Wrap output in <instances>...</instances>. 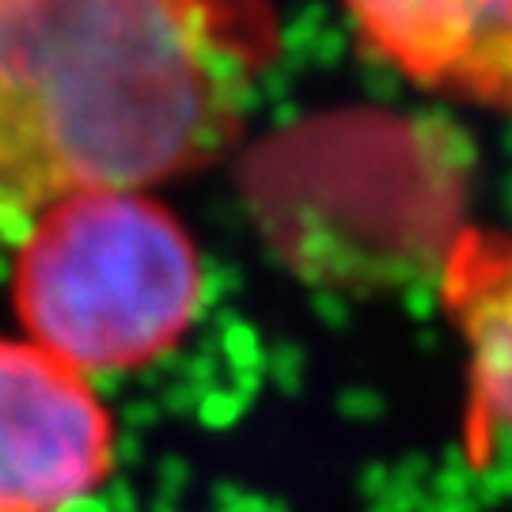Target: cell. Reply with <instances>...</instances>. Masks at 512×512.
Listing matches in <instances>:
<instances>
[{
  "label": "cell",
  "instance_id": "4",
  "mask_svg": "<svg viewBox=\"0 0 512 512\" xmlns=\"http://www.w3.org/2000/svg\"><path fill=\"white\" fill-rule=\"evenodd\" d=\"M368 54L414 88L512 114V0H342Z\"/></svg>",
  "mask_w": 512,
  "mask_h": 512
},
{
  "label": "cell",
  "instance_id": "2",
  "mask_svg": "<svg viewBox=\"0 0 512 512\" xmlns=\"http://www.w3.org/2000/svg\"><path fill=\"white\" fill-rule=\"evenodd\" d=\"M202 296L190 232L141 190L65 198L16 239L19 327L84 376L156 365L183 346Z\"/></svg>",
  "mask_w": 512,
  "mask_h": 512
},
{
  "label": "cell",
  "instance_id": "1",
  "mask_svg": "<svg viewBox=\"0 0 512 512\" xmlns=\"http://www.w3.org/2000/svg\"><path fill=\"white\" fill-rule=\"evenodd\" d=\"M277 57L274 0H0V243L220 160Z\"/></svg>",
  "mask_w": 512,
  "mask_h": 512
},
{
  "label": "cell",
  "instance_id": "5",
  "mask_svg": "<svg viewBox=\"0 0 512 512\" xmlns=\"http://www.w3.org/2000/svg\"><path fill=\"white\" fill-rule=\"evenodd\" d=\"M440 308L467 353V448L482 463L512 437V232L459 228L440 262Z\"/></svg>",
  "mask_w": 512,
  "mask_h": 512
},
{
  "label": "cell",
  "instance_id": "3",
  "mask_svg": "<svg viewBox=\"0 0 512 512\" xmlns=\"http://www.w3.org/2000/svg\"><path fill=\"white\" fill-rule=\"evenodd\" d=\"M114 471V421L92 380L0 334V512H69Z\"/></svg>",
  "mask_w": 512,
  "mask_h": 512
}]
</instances>
